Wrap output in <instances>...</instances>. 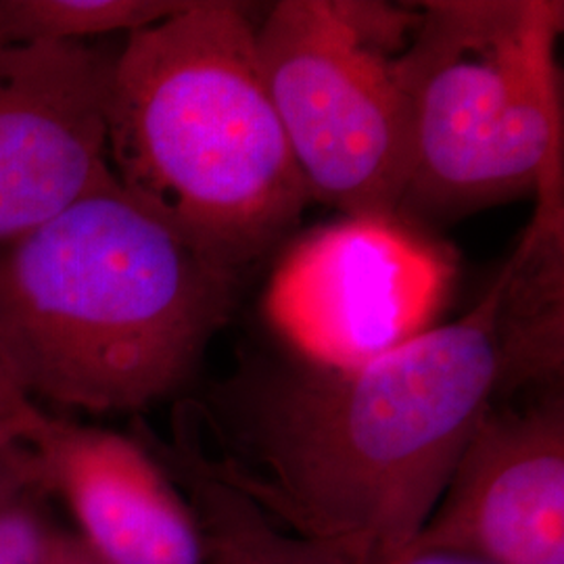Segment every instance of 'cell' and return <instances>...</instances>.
<instances>
[{"label": "cell", "mask_w": 564, "mask_h": 564, "mask_svg": "<svg viewBox=\"0 0 564 564\" xmlns=\"http://www.w3.org/2000/svg\"><path fill=\"white\" fill-rule=\"evenodd\" d=\"M410 550L479 564H564V398L487 410Z\"/></svg>", "instance_id": "8"}, {"label": "cell", "mask_w": 564, "mask_h": 564, "mask_svg": "<svg viewBox=\"0 0 564 564\" xmlns=\"http://www.w3.org/2000/svg\"><path fill=\"white\" fill-rule=\"evenodd\" d=\"M505 321V398L561 387L564 368V199L538 209L498 274Z\"/></svg>", "instance_id": "11"}, {"label": "cell", "mask_w": 564, "mask_h": 564, "mask_svg": "<svg viewBox=\"0 0 564 564\" xmlns=\"http://www.w3.org/2000/svg\"><path fill=\"white\" fill-rule=\"evenodd\" d=\"M421 9L400 55L412 137L395 216L423 230L519 197H564L563 2Z\"/></svg>", "instance_id": "4"}, {"label": "cell", "mask_w": 564, "mask_h": 564, "mask_svg": "<svg viewBox=\"0 0 564 564\" xmlns=\"http://www.w3.org/2000/svg\"><path fill=\"white\" fill-rule=\"evenodd\" d=\"M500 300L496 276L463 318L354 368L297 358L242 368L209 403L191 402L216 442L197 426L207 463L303 540L354 564L393 563L505 398Z\"/></svg>", "instance_id": "1"}, {"label": "cell", "mask_w": 564, "mask_h": 564, "mask_svg": "<svg viewBox=\"0 0 564 564\" xmlns=\"http://www.w3.org/2000/svg\"><path fill=\"white\" fill-rule=\"evenodd\" d=\"M53 498L97 564H205L202 529L178 484L134 433L42 408L25 431Z\"/></svg>", "instance_id": "9"}, {"label": "cell", "mask_w": 564, "mask_h": 564, "mask_svg": "<svg viewBox=\"0 0 564 564\" xmlns=\"http://www.w3.org/2000/svg\"><path fill=\"white\" fill-rule=\"evenodd\" d=\"M132 433L165 466L195 512L205 564H354L276 523L262 506L209 466L186 402L176 405L172 440L134 419Z\"/></svg>", "instance_id": "10"}, {"label": "cell", "mask_w": 564, "mask_h": 564, "mask_svg": "<svg viewBox=\"0 0 564 564\" xmlns=\"http://www.w3.org/2000/svg\"><path fill=\"white\" fill-rule=\"evenodd\" d=\"M191 0H0V44L88 42L139 32L167 20Z\"/></svg>", "instance_id": "12"}, {"label": "cell", "mask_w": 564, "mask_h": 564, "mask_svg": "<svg viewBox=\"0 0 564 564\" xmlns=\"http://www.w3.org/2000/svg\"><path fill=\"white\" fill-rule=\"evenodd\" d=\"M421 11L281 0L256 25L263 84L310 199L343 216H395L410 167L400 55Z\"/></svg>", "instance_id": "5"}, {"label": "cell", "mask_w": 564, "mask_h": 564, "mask_svg": "<svg viewBox=\"0 0 564 564\" xmlns=\"http://www.w3.org/2000/svg\"><path fill=\"white\" fill-rule=\"evenodd\" d=\"M39 408L0 368V454L25 440V431Z\"/></svg>", "instance_id": "14"}, {"label": "cell", "mask_w": 564, "mask_h": 564, "mask_svg": "<svg viewBox=\"0 0 564 564\" xmlns=\"http://www.w3.org/2000/svg\"><path fill=\"white\" fill-rule=\"evenodd\" d=\"M391 564H479L475 561H468L456 554H445V552H431V550H408L400 558H395Z\"/></svg>", "instance_id": "16"}, {"label": "cell", "mask_w": 564, "mask_h": 564, "mask_svg": "<svg viewBox=\"0 0 564 564\" xmlns=\"http://www.w3.org/2000/svg\"><path fill=\"white\" fill-rule=\"evenodd\" d=\"M249 4L191 0L126 36L107 99V163L218 260L242 272L312 202L263 84Z\"/></svg>", "instance_id": "3"}, {"label": "cell", "mask_w": 564, "mask_h": 564, "mask_svg": "<svg viewBox=\"0 0 564 564\" xmlns=\"http://www.w3.org/2000/svg\"><path fill=\"white\" fill-rule=\"evenodd\" d=\"M116 53L90 42L0 44V245L105 181Z\"/></svg>", "instance_id": "7"}, {"label": "cell", "mask_w": 564, "mask_h": 564, "mask_svg": "<svg viewBox=\"0 0 564 564\" xmlns=\"http://www.w3.org/2000/svg\"><path fill=\"white\" fill-rule=\"evenodd\" d=\"M454 260L398 216H343L293 242L265 291V316L293 358L372 362L431 328Z\"/></svg>", "instance_id": "6"}, {"label": "cell", "mask_w": 564, "mask_h": 564, "mask_svg": "<svg viewBox=\"0 0 564 564\" xmlns=\"http://www.w3.org/2000/svg\"><path fill=\"white\" fill-rule=\"evenodd\" d=\"M46 564H97L90 554L84 550L78 538L63 529L59 524L53 527L48 538V552H46Z\"/></svg>", "instance_id": "15"}, {"label": "cell", "mask_w": 564, "mask_h": 564, "mask_svg": "<svg viewBox=\"0 0 564 564\" xmlns=\"http://www.w3.org/2000/svg\"><path fill=\"white\" fill-rule=\"evenodd\" d=\"M239 279L109 174L0 245V368L32 402L139 414L191 383Z\"/></svg>", "instance_id": "2"}, {"label": "cell", "mask_w": 564, "mask_h": 564, "mask_svg": "<svg viewBox=\"0 0 564 564\" xmlns=\"http://www.w3.org/2000/svg\"><path fill=\"white\" fill-rule=\"evenodd\" d=\"M53 500L36 452L13 444L0 454V564H46Z\"/></svg>", "instance_id": "13"}]
</instances>
